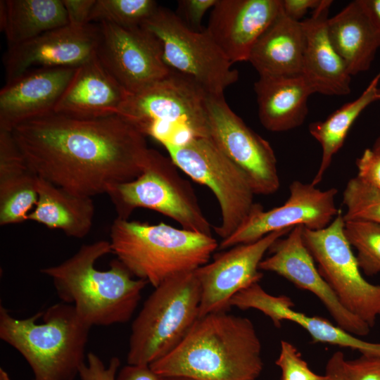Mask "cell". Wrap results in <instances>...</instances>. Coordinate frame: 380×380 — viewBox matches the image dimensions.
Listing matches in <instances>:
<instances>
[{"mask_svg": "<svg viewBox=\"0 0 380 380\" xmlns=\"http://www.w3.org/2000/svg\"><path fill=\"white\" fill-rule=\"evenodd\" d=\"M68 24L62 0L0 1V27L8 47Z\"/></svg>", "mask_w": 380, "mask_h": 380, "instance_id": "4316f807", "label": "cell"}, {"mask_svg": "<svg viewBox=\"0 0 380 380\" xmlns=\"http://www.w3.org/2000/svg\"><path fill=\"white\" fill-rule=\"evenodd\" d=\"M345 234L357 250L360 270L367 276L380 272V223L367 220L345 222Z\"/></svg>", "mask_w": 380, "mask_h": 380, "instance_id": "4dcf8cb0", "label": "cell"}, {"mask_svg": "<svg viewBox=\"0 0 380 380\" xmlns=\"http://www.w3.org/2000/svg\"><path fill=\"white\" fill-rule=\"evenodd\" d=\"M208 94L191 79L170 70L151 86L129 94L118 115L163 146L179 144L192 137H208Z\"/></svg>", "mask_w": 380, "mask_h": 380, "instance_id": "8992f818", "label": "cell"}, {"mask_svg": "<svg viewBox=\"0 0 380 380\" xmlns=\"http://www.w3.org/2000/svg\"><path fill=\"white\" fill-rule=\"evenodd\" d=\"M200 302L195 270L156 287L132 324L127 364L150 365L172 350L198 318Z\"/></svg>", "mask_w": 380, "mask_h": 380, "instance_id": "52a82bcc", "label": "cell"}, {"mask_svg": "<svg viewBox=\"0 0 380 380\" xmlns=\"http://www.w3.org/2000/svg\"><path fill=\"white\" fill-rule=\"evenodd\" d=\"M372 149L380 155V137L376 139Z\"/></svg>", "mask_w": 380, "mask_h": 380, "instance_id": "f6af8a7d", "label": "cell"}, {"mask_svg": "<svg viewBox=\"0 0 380 380\" xmlns=\"http://www.w3.org/2000/svg\"><path fill=\"white\" fill-rule=\"evenodd\" d=\"M304 44L301 21L288 18L281 8L254 44L248 61L259 77L301 75Z\"/></svg>", "mask_w": 380, "mask_h": 380, "instance_id": "cb8c5ba5", "label": "cell"}, {"mask_svg": "<svg viewBox=\"0 0 380 380\" xmlns=\"http://www.w3.org/2000/svg\"><path fill=\"white\" fill-rule=\"evenodd\" d=\"M346 366L348 380H380V356L361 355Z\"/></svg>", "mask_w": 380, "mask_h": 380, "instance_id": "d590c367", "label": "cell"}, {"mask_svg": "<svg viewBox=\"0 0 380 380\" xmlns=\"http://www.w3.org/2000/svg\"><path fill=\"white\" fill-rule=\"evenodd\" d=\"M292 229L276 231L255 241L231 247L216 254L211 262L196 269L195 274L201 286L198 318L228 312L236 293L258 283L263 276L259 265L265 254Z\"/></svg>", "mask_w": 380, "mask_h": 380, "instance_id": "9a60e30c", "label": "cell"}, {"mask_svg": "<svg viewBox=\"0 0 380 380\" xmlns=\"http://www.w3.org/2000/svg\"><path fill=\"white\" fill-rule=\"evenodd\" d=\"M77 68H41L6 82L0 91V130L54 111Z\"/></svg>", "mask_w": 380, "mask_h": 380, "instance_id": "d6986e66", "label": "cell"}, {"mask_svg": "<svg viewBox=\"0 0 380 380\" xmlns=\"http://www.w3.org/2000/svg\"><path fill=\"white\" fill-rule=\"evenodd\" d=\"M112 253L109 241L84 244L63 262L40 272L51 278L61 302L74 306L78 315L89 326H110L128 322L132 317L148 284L134 279L118 260L109 269L96 268V261Z\"/></svg>", "mask_w": 380, "mask_h": 380, "instance_id": "3957f363", "label": "cell"}, {"mask_svg": "<svg viewBox=\"0 0 380 380\" xmlns=\"http://www.w3.org/2000/svg\"><path fill=\"white\" fill-rule=\"evenodd\" d=\"M37 203L28 220L65 235L81 239L93 224L95 207L92 198L72 194L37 177Z\"/></svg>", "mask_w": 380, "mask_h": 380, "instance_id": "484cf974", "label": "cell"}, {"mask_svg": "<svg viewBox=\"0 0 380 380\" xmlns=\"http://www.w3.org/2000/svg\"><path fill=\"white\" fill-rule=\"evenodd\" d=\"M129 95L95 54L77 68L53 113L79 118L118 115Z\"/></svg>", "mask_w": 380, "mask_h": 380, "instance_id": "7402d4cb", "label": "cell"}, {"mask_svg": "<svg viewBox=\"0 0 380 380\" xmlns=\"http://www.w3.org/2000/svg\"><path fill=\"white\" fill-rule=\"evenodd\" d=\"M165 380H195L189 377L182 376H174L165 377Z\"/></svg>", "mask_w": 380, "mask_h": 380, "instance_id": "7bdbcfd3", "label": "cell"}, {"mask_svg": "<svg viewBox=\"0 0 380 380\" xmlns=\"http://www.w3.org/2000/svg\"><path fill=\"white\" fill-rule=\"evenodd\" d=\"M275 364L281 370V380H329L327 374L312 371L296 347L287 341H281Z\"/></svg>", "mask_w": 380, "mask_h": 380, "instance_id": "d6a6232c", "label": "cell"}, {"mask_svg": "<svg viewBox=\"0 0 380 380\" xmlns=\"http://www.w3.org/2000/svg\"><path fill=\"white\" fill-rule=\"evenodd\" d=\"M109 242L112 253L132 274L154 288L208 263L219 246L212 235L118 217L110 226Z\"/></svg>", "mask_w": 380, "mask_h": 380, "instance_id": "5b68a950", "label": "cell"}, {"mask_svg": "<svg viewBox=\"0 0 380 380\" xmlns=\"http://www.w3.org/2000/svg\"><path fill=\"white\" fill-rule=\"evenodd\" d=\"M120 365L117 357H113L108 365H105L97 355L89 353L79 376L81 380H115Z\"/></svg>", "mask_w": 380, "mask_h": 380, "instance_id": "836d02e7", "label": "cell"}, {"mask_svg": "<svg viewBox=\"0 0 380 380\" xmlns=\"http://www.w3.org/2000/svg\"><path fill=\"white\" fill-rule=\"evenodd\" d=\"M304 226L297 225L285 238L270 247L271 255L264 258L259 269L272 272L298 288L313 293L324 305L337 325L356 336H364L370 327L349 312L320 274L315 261L306 247L303 236Z\"/></svg>", "mask_w": 380, "mask_h": 380, "instance_id": "2e32d148", "label": "cell"}, {"mask_svg": "<svg viewBox=\"0 0 380 380\" xmlns=\"http://www.w3.org/2000/svg\"><path fill=\"white\" fill-rule=\"evenodd\" d=\"M304 243L317 263V269L341 303L370 328L380 317V285L362 275L356 256L345 234L341 210L325 228L304 227Z\"/></svg>", "mask_w": 380, "mask_h": 380, "instance_id": "8fae6325", "label": "cell"}, {"mask_svg": "<svg viewBox=\"0 0 380 380\" xmlns=\"http://www.w3.org/2000/svg\"><path fill=\"white\" fill-rule=\"evenodd\" d=\"M217 0H180L177 2L178 17L191 29L202 31L201 22L205 13Z\"/></svg>", "mask_w": 380, "mask_h": 380, "instance_id": "e575fe53", "label": "cell"}, {"mask_svg": "<svg viewBox=\"0 0 380 380\" xmlns=\"http://www.w3.org/2000/svg\"><path fill=\"white\" fill-rule=\"evenodd\" d=\"M208 138L248 178L255 195H271L280 186L277 160L270 143L228 106L224 94H208Z\"/></svg>", "mask_w": 380, "mask_h": 380, "instance_id": "7c38bea8", "label": "cell"}, {"mask_svg": "<svg viewBox=\"0 0 380 380\" xmlns=\"http://www.w3.org/2000/svg\"><path fill=\"white\" fill-rule=\"evenodd\" d=\"M159 6L153 0H96L89 23H111L123 27H141Z\"/></svg>", "mask_w": 380, "mask_h": 380, "instance_id": "f546056e", "label": "cell"}, {"mask_svg": "<svg viewBox=\"0 0 380 380\" xmlns=\"http://www.w3.org/2000/svg\"><path fill=\"white\" fill-rule=\"evenodd\" d=\"M280 11L281 0H217L205 30L232 64L248 61Z\"/></svg>", "mask_w": 380, "mask_h": 380, "instance_id": "ac0fdd59", "label": "cell"}, {"mask_svg": "<svg viewBox=\"0 0 380 380\" xmlns=\"http://www.w3.org/2000/svg\"><path fill=\"white\" fill-rule=\"evenodd\" d=\"M346 359L340 350L334 352L326 365V372L329 380H348L346 371Z\"/></svg>", "mask_w": 380, "mask_h": 380, "instance_id": "60d3db41", "label": "cell"}, {"mask_svg": "<svg viewBox=\"0 0 380 380\" xmlns=\"http://www.w3.org/2000/svg\"><path fill=\"white\" fill-rule=\"evenodd\" d=\"M290 195L281 206L265 210L255 203L244 222L229 237L222 239L217 250H225L239 244L255 241L270 233L297 225L311 230L327 227L340 209L335 204L338 190H321L316 186L293 181Z\"/></svg>", "mask_w": 380, "mask_h": 380, "instance_id": "5bb4252c", "label": "cell"}, {"mask_svg": "<svg viewBox=\"0 0 380 380\" xmlns=\"http://www.w3.org/2000/svg\"><path fill=\"white\" fill-rule=\"evenodd\" d=\"M254 90L260 121L274 132L300 127L308 113V98L314 94L301 75L260 76Z\"/></svg>", "mask_w": 380, "mask_h": 380, "instance_id": "603a6c76", "label": "cell"}, {"mask_svg": "<svg viewBox=\"0 0 380 380\" xmlns=\"http://www.w3.org/2000/svg\"><path fill=\"white\" fill-rule=\"evenodd\" d=\"M65 8L69 24L82 27L89 23V17L96 0H62Z\"/></svg>", "mask_w": 380, "mask_h": 380, "instance_id": "74e56055", "label": "cell"}, {"mask_svg": "<svg viewBox=\"0 0 380 380\" xmlns=\"http://www.w3.org/2000/svg\"><path fill=\"white\" fill-rule=\"evenodd\" d=\"M73 305L63 302L25 319L0 305V338L17 350L33 380H75L85 363L91 329Z\"/></svg>", "mask_w": 380, "mask_h": 380, "instance_id": "277c9868", "label": "cell"}, {"mask_svg": "<svg viewBox=\"0 0 380 380\" xmlns=\"http://www.w3.org/2000/svg\"><path fill=\"white\" fill-rule=\"evenodd\" d=\"M261 352L250 319L214 312L198 318L172 350L149 366L163 377L257 380L263 369Z\"/></svg>", "mask_w": 380, "mask_h": 380, "instance_id": "7a4b0ae2", "label": "cell"}, {"mask_svg": "<svg viewBox=\"0 0 380 380\" xmlns=\"http://www.w3.org/2000/svg\"><path fill=\"white\" fill-rule=\"evenodd\" d=\"M11 133L37 177L91 198L136 179L149 150L146 136L120 115L79 118L53 112Z\"/></svg>", "mask_w": 380, "mask_h": 380, "instance_id": "6da1fadb", "label": "cell"}, {"mask_svg": "<svg viewBox=\"0 0 380 380\" xmlns=\"http://www.w3.org/2000/svg\"><path fill=\"white\" fill-rule=\"evenodd\" d=\"M321 2L322 0H281V8L288 18L300 22L309 9L314 11Z\"/></svg>", "mask_w": 380, "mask_h": 380, "instance_id": "ab89813d", "label": "cell"}, {"mask_svg": "<svg viewBox=\"0 0 380 380\" xmlns=\"http://www.w3.org/2000/svg\"><path fill=\"white\" fill-rule=\"evenodd\" d=\"M164 147L178 169L213 193L221 213L220 224L214 230L222 240L231 236L256 203L255 194L243 171L208 137H192Z\"/></svg>", "mask_w": 380, "mask_h": 380, "instance_id": "9c48e42d", "label": "cell"}, {"mask_svg": "<svg viewBox=\"0 0 380 380\" xmlns=\"http://www.w3.org/2000/svg\"><path fill=\"white\" fill-rule=\"evenodd\" d=\"M0 380H11L8 374L2 367L0 368Z\"/></svg>", "mask_w": 380, "mask_h": 380, "instance_id": "ee69618b", "label": "cell"}, {"mask_svg": "<svg viewBox=\"0 0 380 380\" xmlns=\"http://www.w3.org/2000/svg\"><path fill=\"white\" fill-rule=\"evenodd\" d=\"M99 37L98 23L67 25L8 47L3 57L6 82L37 68H77L95 56Z\"/></svg>", "mask_w": 380, "mask_h": 380, "instance_id": "e0dca14e", "label": "cell"}, {"mask_svg": "<svg viewBox=\"0 0 380 380\" xmlns=\"http://www.w3.org/2000/svg\"><path fill=\"white\" fill-rule=\"evenodd\" d=\"M230 306L240 310L255 309L268 317L276 327L288 320L303 328L314 343H327L357 350L362 355L380 356V343L364 341L328 319L310 316L294 309L292 300L284 295L273 296L255 283L236 293Z\"/></svg>", "mask_w": 380, "mask_h": 380, "instance_id": "ffe728a7", "label": "cell"}, {"mask_svg": "<svg viewBox=\"0 0 380 380\" xmlns=\"http://www.w3.org/2000/svg\"><path fill=\"white\" fill-rule=\"evenodd\" d=\"M380 72L355 100L346 103L330 114L324 120L312 122L310 134L319 143L322 149L321 163L311 184L322 182L333 157L343 146L347 134L361 113L372 103L380 100Z\"/></svg>", "mask_w": 380, "mask_h": 380, "instance_id": "83f0119b", "label": "cell"}, {"mask_svg": "<svg viewBox=\"0 0 380 380\" xmlns=\"http://www.w3.org/2000/svg\"><path fill=\"white\" fill-rule=\"evenodd\" d=\"M37 176L29 168L0 177V225L23 222L35 207Z\"/></svg>", "mask_w": 380, "mask_h": 380, "instance_id": "f1b7e54d", "label": "cell"}, {"mask_svg": "<svg viewBox=\"0 0 380 380\" xmlns=\"http://www.w3.org/2000/svg\"><path fill=\"white\" fill-rule=\"evenodd\" d=\"M357 177L366 184L380 191V155L367 148L357 159Z\"/></svg>", "mask_w": 380, "mask_h": 380, "instance_id": "8d00e7d4", "label": "cell"}, {"mask_svg": "<svg viewBox=\"0 0 380 380\" xmlns=\"http://www.w3.org/2000/svg\"><path fill=\"white\" fill-rule=\"evenodd\" d=\"M141 27L159 40L168 68L191 79L208 94H224L238 80V71L205 30L191 29L171 10L159 6Z\"/></svg>", "mask_w": 380, "mask_h": 380, "instance_id": "30bf717a", "label": "cell"}, {"mask_svg": "<svg viewBox=\"0 0 380 380\" xmlns=\"http://www.w3.org/2000/svg\"><path fill=\"white\" fill-rule=\"evenodd\" d=\"M357 1L373 26L380 32V0Z\"/></svg>", "mask_w": 380, "mask_h": 380, "instance_id": "b9f144b4", "label": "cell"}, {"mask_svg": "<svg viewBox=\"0 0 380 380\" xmlns=\"http://www.w3.org/2000/svg\"><path fill=\"white\" fill-rule=\"evenodd\" d=\"M117 217L128 220L139 208H148L175 220L182 228L212 235L190 182L170 158L149 148L141 173L134 179L113 186L107 193Z\"/></svg>", "mask_w": 380, "mask_h": 380, "instance_id": "ba28073f", "label": "cell"}, {"mask_svg": "<svg viewBox=\"0 0 380 380\" xmlns=\"http://www.w3.org/2000/svg\"><path fill=\"white\" fill-rule=\"evenodd\" d=\"M98 24L96 56L129 94L145 89L170 74L160 43L150 31L143 27Z\"/></svg>", "mask_w": 380, "mask_h": 380, "instance_id": "4fadbf2b", "label": "cell"}, {"mask_svg": "<svg viewBox=\"0 0 380 380\" xmlns=\"http://www.w3.org/2000/svg\"><path fill=\"white\" fill-rule=\"evenodd\" d=\"M115 380H165V377L156 373L149 365L127 364L118 372Z\"/></svg>", "mask_w": 380, "mask_h": 380, "instance_id": "f35d334b", "label": "cell"}, {"mask_svg": "<svg viewBox=\"0 0 380 380\" xmlns=\"http://www.w3.org/2000/svg\"><path fill=\"white\" fill-rule=\"evenodd\" d=\"M327 32L350 75L367 71L380 47V32L373 26L357 0L327 20Z\"/></svg>", "mask_w": 380, "mask_h": 380, "instance_id": "d4e9b609", "label": "cell"}, {"mask_svg": "<svg viewBox=\"0 0 380 380\" xmlns=\"http://www.w3.org/2000/svg\"><path fill=\"white\" fill-rule=\"evenodd\" d=\"M331 4V0H322L311 16L301 21L305 42L301 75L314 94L343 96L350 92L351 75L329 38Z\"/></svg>", "mask_w": 380, "mask_h": 380, "instance_id": "44dd1931", "label": "cell"}, {"mask_svg": "<svg viewBox=\"0 0 380 380\" xmlns=\"http://www.w3.org/2000/svg\"><path fill=\"white\" fill-rule=\"evenodd\" d=\"M346 207L343 219L380 223V191L366 184L357 176L347 183L343 194Z\"/></svg>", "mask_w": 380, "mask_h": 380, "instance_id": "1f68e13d", "label": "cell"}]
</instances>
